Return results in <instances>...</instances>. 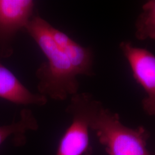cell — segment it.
Here are the masks:
<instances>
[{
    "instance_id": "obj_1",
    "label": "cell",
    "mask_w": 155,
    "mask_h": 155,
    "mask_svg": "<svg viewBox=\"0 0 155 155\" xmlns=\"http://www.w3.org/2000/svg\"><path fill=\"white\" fill-rule=\"evenodd\" d=\"M25 30L46 58L35 73L39 94L64 101L78 93V76H94L92 49L79 44L38 12Z\"/></svg>"
},
{
    "instance_id": "obj_2",
    "label": "cell",
    "mask_w": 155,
    "mask_h": 155,
    "mask_svg": "<svg viewBox=\"0 0 155 155\" xmlns=\"http://www.w3.org/2000/svg\"><path fill=\"white\" fill-rule=\"evenodd\" d=\"M90 129L108 155H153L147 148L150 133L146 128L127 127L118 113L104 106L93 117Z\"/></svg>"
},
{
    "instance_id": "obj_3",
    "label": "cell",
    "mask_w": 155,
    "mask_h": 155,
    "mask_svg": "<svg viewBox=\"0 0 155 155\" xmlns=\"http://www.w3.org/2000/svg\"><path fill=\"white\" fill-rule=\"evenodd\" d=\"M70 98L66 111L71 117V122L60 140L56 155H91V123L103 105L87 93H78Z\"/></svg>"
},
{
    "instance_id": "obj_4",
    "label": "cell",
    "mask_w": 155,
    "mask_h": 155,
    "mask_svg": "<svg viewBox=\"0 0 155 155\" xmlns=\"http://www.w3.org/2000/svg\"><path fill=\"white\" fill-rule=\"evenodd\" d=\"M120 49L127 59L133 78L144 89L142 101L145 113L155 117V55L149 50L134 46L129 41H122Z\"/></svg>"
},
{
    "instance_id": "obj_5",
    "label": "cell",
    "mask_w": 155,
    "mask_h": 155,
    "mask_svg": "<svg viewBox=\"0 0 155 155\" xmlns=\"http://www.w3.org/2000/svg\"><path fill=\"white\" fill-rule=\"evenodd\" d=\"M33 0H0V57L13 52V42L17 34L25 30L36 13Z\"/></svg>"
},
{
    "instance_id": "obj_6",
    "label": "cell",
    "mask_w": 155,
    "mask_h": 155,
    "mask_svg": "<svg viewBox=\"0 0 155 155\" xmlns=\"http://www.w3.org/2000/svg\"><path fill=\"white\" fill-rule=\"evenodd\" d=\"M0 98L20 105L42 106L48 102L45 96L31 92L1 62Z\"/></svg>"
},
{
    "instance_id": "obj_7",
    "label": "cell",
    "mask_w": 155,
    "mask_h": 155,
    "mask_svg": "<svg viewBox=\"0 0 155 155\" xmlns=\"http://www.w3.org/2000/svg\"><path fill=\"white\" fill-rule=\"evenodd\" d=\"M39 129V124L33 112L29 109H23L20 119L9 125L0 127V145L6 139L12 137L16 146H22L26 143V133Z\"/></svg>"
},
{
    "instance_id": "obj_8",
    "label": "cell",
    "mask_w": 155,
    "mask_h": 155,
    "mask_svg": "<svg viewBox=\"0 0 155 155\" xmlns=\"http://www.w3.org/2000/svg\"><path fill=\"white\" fill-rule=\"evenodd\" d=\"M135 36L140 40H155V0L145 2L135 23Z\"/></svg>"
}]
</instances>
